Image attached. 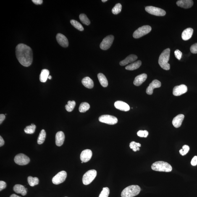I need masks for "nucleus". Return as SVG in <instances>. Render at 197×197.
<instances>
[{
    "mask_svg": "<svg viewBox=\"0 0 197 197\" xmlns=\"http://www.w3.org/2000/svg\"><path fill=\"white\" fill-rule=\"evenodd\" d=\"M15 53L18 60L22 65L28 67L32 64L33 54L29 46L23 43H20L16 46Z\"/></svg>",
    "mask_w": 197,
    "mask_h": 197,
    "instance_id": "nucleus-1",
    "label": "nucleus"
},
{
    "mask_svg": "<svg viewBox=\"0 0 197 197\" xmlns=\"http://www.w3.org/2000/svg\"><path fill=\"white\" fill-rule=\"evenodd\" d=\"M170 49L169 48L164 50L161 53L159 59V64L164 70H169L170 69V65L168 63L170 57Z\"/></svg>",
    "mask_w": 197,
    "mask_h": 197,
    "instance_id": "nucleus-2",
    "label": "nucleus"
},
{
    "mask_svg": "<svg viewBox=\"0 0 197 197\" xmlns=\"http://www.w3.org/2000/svg\"><path fill=\"white\" fill-rule=\"evenodd\" d=\"M153 170L159 172H170L172 170V166L167 162L158 161L153 163L151 166Z\"/></svg>",
    "mask_w": 197,
    "mask_h": 197,
    "instance_id": "nucleus-3",
    "label": "nucleus"
},
{
    "mask_svg": "<svg viewBox=\"0 0 197 197\" xmlns=\"http://www.w3.org/2000/svg\"><path fill=\"white\" fill-rule=\"evenodd\" d=\"M140 191V187L137 185H132L124 189L122 192V197H133L138 195Z\"/></svg>",
    "mask_w": 197,
    "mask_h": 197,
    "instance_id": "nucleus-4",
    "label": "nucleus"
},
{
    "mask_svg": "<svg viewBox=\"0 0 197 197\" xmlns=\"http://www.w3.org/2000/svg\"><path fill=\"white\" fill-rule=\"evenodd\" d=\"M97 175L96 171L92 169L87 171L83 176L82 181L84 185H88L94 180Z\"/></svg>",
    "mask_w": 197,
    "mask_h": 197,
    "instance_id": "nucleus-5",
    "label": "nucleus"
},
{
    "mask_svg": "<svg viewBox=\"0 0 197 197\" xmlns=\"http://www.w3.org/2000/svg\"><path fill=\"white\" fill-rule=\"evenodd\" d=\"M151 27L148 25H145L135 31L133 34V37L135 38H139L148 34L151 32Z\"/></svg>",
    "mask_w": 197,
    "mask_h": 197,
    "instance_id": "nucleus-6",
    "label": "nucleus"
},
{
    "mask_svg": "<svg viewBox=\"0 0 197 197\" xmlns=\"http://www.w3.org/2000/svg\"><path fill=\"white\" fill-rule=\"evenodd\" d=\"M99 122L109 125H114L117 123L118 120L117 118L114 116L104 115L99 117Z\"/></svg>",
    "mask_w": 197,
    "mask_h": 197,
    "instance_id": "nucleus-7",
    "label": "nucleus"
},
{
    "mask_svg": "<svg viewBox=\"0 0 197 197\" xmlns=\"http://www.w3.org/2000/svg\"><path fill=\"white\" fill-rule=\"evenodd\" d=\"M145 10L148 13L156 16H164L166 14L165 11L164 10L152 6H147Z\"/></svg>",
    "mask_w": 197,
    "mask_h": 197,
    "instance_id": "nucleus-8",
    "label": "nucleus"
},
{
    "mask_svg": "<svg viewBox=\"0 0 197 197\" xmlns=\"http://www.w3.org/2000/svg\"><path fill=\"white\" fill-rule=\"evenodd\" d=\"M14 161L16 164L19 165H25L29 163L30 159L25 154L20 153L15 156Z\"/></svg>",
    "mask_w": 197,
    "mask_h": 197,
    "instance_id": "nucleus-9",
    "label": "nucleus"
},
{
    "mask_svg": "<svg viewBox=\"0 0 197 197\" xmlns=\"http://www.w3.org/2000/svg\"><path fill=\"white\" fill-rule=\"evenodd\" d=\"M114 37L113 35H109L103 39L100 44V48L103 50H106L109 49L112 44Z\"/></svg>",
    "mask_w": 197,
    "mask_h": 197,
    "instance_id": "nucleus-10",
    "label": "nucleus"
},
{
    "mask_svg": "<svg viewBox=\"0 0 197 197\" xmlns=\"http://www.w3.org/2000/svg\"><path fill=\"white\" fill-rule=\"evenodd\" d=\"M67 176V173L65 171H61L53 177L52 179V182L54 185H59L65 181Z\"/></svg>",
    "mask_w": 197,
    "mask_h": 197,
    "instance_id": "nucleus-11",
    "label": "nucleus"
},
{
    "mask_svg": "<svg viewBox=\"0 0 197 197\" xmlns=\"http://www.w3.org/2000/svg\"><path fill=\"white\" fill-rule=\"evenodd\" d=\"M188 90L186 85H182L174 87L173 91V95L175 96H179L187 93Z\"/></svg>",
    "mask_w": 197,
    "mask_h": 197,
    "instance_id": "nucleus-12",
    "label": "nucleus"
},
{
    "mask_svg": "<svg viewBox=\"0 0 197 197\" xmlns=\"http://www.w3.org/2000/svg\"><path fill=\"white\" fill-rule=\"evenodd\" d=\"M93 153L91 150L85 149L81 153L80 159L82 162H87L91 159Z\"/></svg>",
    "mask_w": 197,
    "mask_h": 197,
    "instance_id": "nucleus-13",
    "label": "nucleus"
},
{
    "mask_svg": "<svg viewBox=\"0 0 197 197\" xmlns=\"http://www.w3.org/2000/svg\"><path fill=\"white\" fill-rule=\"evenodd\" d=\"M161 86L160 82L157 80H153L146 89V93L148 95H151L153 94V90L154 89L160 88Z\"/></svg>",
    "mask_w": 197,
    "mask_h": 197,
    "instance_id": "nucleus-14",
    "label": "nucleus"
},
{
    "mask_svg": "<svg viewBox=\"0 0 197 197\" xmlns=\"http://www.w3.org/2000/svg\"><path fill=\"white\" fill-rule=\"evenodd\" d=\"M56 38L58 43L61 46L64 48H67L68 46V40L64 35L62 34L58 33L56 35Z\"/></svg>",
    "mask_w": 197,
    "mask_h": 197,
    "instance_id": "nucleus-15",
    "label": "nucleus"
},
{
    "mask_svg": "<svg viewBox=\"0 0 197 197\" xmlns=\"http://www.w3.org/2000/svg\"><path fill=\"white\" fill-rule=\"evenodd\" d=\"M116 109L122 111H128L130 110V106L127 103L122 101H117L114 103Z\"/></svg>",
    "mask_w": 197,
    "mask_h": 197,
    "instance_id": "nucleus-16",
    "label": "nucleus"
},
{
    "mask_svg": "<svg viewBox=\"0 0 197 197\" xmlns=\"http://www.w3.org/2000/svg\"><path fill=\"white\" fill-rule=\"evenodd\" d=\"M177 6L185 9H189L193 6V2L191 0H180L177 1Z\"/></svg>",
    "mask_w": 197,
    "mask_h": 197,
    "instance_id": "nucleus-17",
    "label": "nucleus"
},
{
    "mask_svg": "<svg viewBox=\"0 0 197 197\" xmlns=\"http://www.w3.org/2000/svg\"><path fill=\"white\" fill-rule=\"evenodd\" d=\"M185 118L183 114H179L174 118L172 121V124L176 128H177L181 126Z\"/></svg>",
    "mask_w": 197,
    "mask_h": 197,
    "instance_id": "nucleus-18",
    "label": "nucleus"
},
{
    "mask_svg": "<svg viewBox=\"0 0 197 197\" xmlns=\"http://www.w3.org/2000/svg\"><path fill=\"white\" fill-rule=\"evenodd\" d=\"M147 78V75L145 74H140V75L137 76L135 77V79L134 81V85L137 86H140L145 81Z\"/></svg>",
    "mask_w": 197,
    "mask_h": 197,
    "instance_id": "nucleus-19",
    "label": "nucleus"
},
{
    "mask_svg": "<svg viewBox=\"0 0 197 197\" xmlns=\"http://www.w3.org/2000/svg\"><path fill=\"white\" fill-rule=\"evenodd\" d=\"M138 59V57L135 54H130L124 59V60L121 61L119 64L120 65L123 66L126 65L130 63H132Z\"/></svg>",
    "mask_w": 197,
    "mask_h": 197,
    "instance_id": "nucleus-20",
    "label": "nucleus"
},
{
    "mask_svg": "<svg viewBox=\"0 0 197 197\" xmlns=\"http://www.w3.org/2000/svg\"><path fill=\"white\" fill-rule=\"evenodd\" d=\"M65 135L62 131L58 132L56 135V144L58 146H61L63 144Z\"/></svg>",
    "mask_w": 197,
    "mask_h": 197,
    "instance_id": "nucleus-21",
    "label": "nucleus"
},
{
    "mask_svg": "<svg viewBox=\"0 0 197 197\" xmlns=\"http://www.w3.org/2000/svg\"><path fill=\"white\" fill-rule=\"evenodd\" d=\"M193 30L191 28H188L183 31L182 33V39L187 41L190 40L193 35Z\"/></svg>",
    "mask_w": 197,
    "mask_h": 197,
    "instance_id": "nucleus-22",
    "label": "nucleus"
},
{
    "mask_svg": "<svg viewBox=\"0 0 197 197\" xmlns=\"http://www.w3.org/2000/svg\"><path fill=\"white\" fill-rule=\"evenodd\" d=\"M13 190L16 193L21 194L25 196L27 194V190L24 186L21 185H16L14 187Z\"/></svg>",
    "mask_w": 197,
    "mask_h": 197,
    "instance_id": "nucleus-23",
    "label": "nucleus"
},
{
    "mask_svg": "<svg viewBox=\"0 0 197 197\" xmlns=\"http://www.w3.org/2000/svg\"><path fill=\"white\" fill-rule=\"evenodd\" d=\"M82 84L86 88L91 89L93 88L94 84L93 80L90 77H86L84 78L82 81Z\"/></svg>",
    "mask_w": 197,
    "mask_h": 197,
    "instance_id": "nucleus-24",
    "label": "nucleus"
},
{
    "mask_svg": "<svg viewBox=\"0 0 197 197\" xmlns=\"http://www.w3.org/2000/svg\"><path fill=\"white\" fill-rule=\"evenodd\" d=\"M142 64L141 61L138 60L136 62L132 63L126 66V69L127 70L133 71L139 68Z\"/></svg>",
    "mask_w": 197,
    "mask_h": 197,
    "instance_id": "nucleus-25",
    "label": "nucleus"
},
{
    "mask_svg": "<svg viewBox=\"0 0 197 197\" xmlns=\"http://www.w3.org/2000/svg\"><path fill=\"white\" fill-rule=\"evenodd\" d=\"M49 71L48 69H43L40 76V82H43V83L46 82L47 80L48 76H49Z\"/></svg>",
    "mask_w": 197,
    "mask_h": 197,
    "instance_id": "nucleus-26",
    "label": "nucleus"
},
{
    "mask_svg": "<svg viewBox=\"0 0 197 197\" xmlns=\"http://www.w3.org/2000/svg\"><path fill=\"white\" fill-rule=\"evenodd\" d=\"M98 77L100 84L103 87H106L108 86V81L104 74L102 73L98 74Z\"/></svg>",
    "mask_w": 197,
    "mask_h": 197,
    "instance_id": "nucleus-27",
    "label": "nucleus"
},
{
    "mask_svg": "<svg viewBox=\"0 0 197 197\" xmlns=\"http://www.w3.org/2000/svg\"><path fill=\"white\" fill-rule=\"evenodd\" d=\"M27 181L30 186L34 187L38 185L39 180L37 177H33L30 176L27 178Z\"/></svg>",
    "mask_w": 197,
    "mask_h": 197,
    "instance_id": "nucleus-28",
    "label": "nucleus"
},
{
    "mask_svg": "<svg viewBox=\"0 0 197 197\" xmlns=\"http://www.w3.org/2000/svg\"><path fill=\"white\" fill-rule=\"evenodd\" d=\"M46 133L44 130H42L40 133L37 139V143L41 145L44 143L46 139Z\"/></svg>",
    "mask_w": 197,
    "mask_h": 197,
    "instance_id": "nucleus-29",
    "label": "nucleus"
},
{
    "mask_svg": "<svg viewBox=\"0 0 197 197\" xmlns=\"http://www.w3.org/2000/svg\"><path fill=\"white\" fill-rule=\"evenodd\" d=\"M36 127V126L34 124H32L25 127L24 129V132L27 134H33L35 133Z\"/></svg>",
    "mask_w": 197,
    "mask_h": 197,
    "instance_id": "nucleus-30",
    "label": "nucleus"
},
{
    "mask_svg": "<svg viewBox=\"0 0 197 197\" xmlns=\"http://www.w3.org/2000/svg\"><path fill=\"white\" fill-rule=\"evenodd\" d=\"M90 109V105L88 103L83 102L80 104L79 107V111L80 112L84 113L86 112Z\"/></svg>",
    "mask_w": 197,
    "mask_h": 197,
    "instance_id": "nucleus-31",
    "label": "nucleus"
},
{
    "mask_svg": "<svg viewBox=\"0 0 197 197\" xmlns=\"http://www.w3.org/2000/svg\"><path fill=\"white\" fill-rule=\"evenodd\" d=\"M70 22L73 26L75 27L77 30L80 31H83L84 30V29L83 26L77 21L72 19L71 20Z\"/></svg>",
    "mask_w": 197,
    "mask_h": 197,
    "instance_id": "nucleus-32",
    "label": "nucleus"
},
{
    "mask_svg": "<svg viewBox=\"0 0 197 197\" xmlns=\"http://www.w3.org/2000/svg\"><path fill=\"white\" fill-rule=\"evenodd\" d=\"M76 106V102L75 101H69L68 104L65 106L66 110L69 112H72L74 110Z\"/></svg>",
    "mask_w": 197,
    "mask_h": 197,
    "instance_id": "nucleus-33",
    "label": "nucleus"
},
{
    "mask_svg": "<svg viewBox=\"0 0 197 197\" xmlns=\"http://www.w3.org/2000/svg\"><path fill=\"white\" fill-rule=\"evenodd\" d=\"M79 19L82 23L85 25H89L90 24V21L89 19L88 18L87 15L85 14H80Z\"/></svg>",
    "mask_w": 197,
    "mask_h": 197,
    "instance_id": "nucleus-34",
    "label": "nucleus"
},
{
    "mask_svg": "<svg viewBox=\"0 0 197 197\" xmlns=\"http://www.w3.org/2000/svg\"><path fill=\"white\" fill-rule=\"evenodd\" d=\"M122 5L119 3L117 4L112 8V12L113 14L117 15L121 12L122 10Z\"/></svg>",
    "mask_w": 197,
    "mask_h": 197,
    "instance_id": "nucleus-35",
    "label": "nucleus"
},
{
    "mask_svg": "<svg viewBox=\"0 0 197 197\" xmlns=\"http://www.w3.org/2000/svg\"><path fill=\"white\" fill-rule=\"evenodd\" d=\"M110 194V190L108 187H104L103 188L102 191L98 197H108Z\"/></svg>",
    "mask_w": 197,
    "mask_h": 197,
    "instance_id": "nucleus-36",
    "label": "nucleus"
},
{
    "mask_svg": "<svg viewBox=\"0 0 197 197\" xmlns=\"http://www.w3.org/2000/svg\"><path fill=\"white\" fill-rule=\"evenodd\" d=\"M190 149V147L187 145H184L182 147V149L179 151V152L182 156H185L188 153Z\"/></svg>",
    "mask_w": 197,
    "mask_h": 197,
    "instance_id": "nucleus-37",
    "label": "nucleus"
},
{
    "mask_svg": "<svg viewBox=\"0 0 197 197\" xmlns=\"http://www.w3.org/2000/svg\"><path fill=\"white\" fill-rule=\"evenodd\" d=\"M130 147L131 149H133L134 151H136L137 148L138 147H140L141 146V145L139 143H137L135 141L132 142L130 144Z\"/></svg>",
    "mask_w": 197,
    "mask_h": 197,
    "instance_id": "nucleus-38",
    "label": "nucleus"
},
{
    "mask_svg": "<svg viewBox=\"0 0 197 197\" xmlns=\"http://www.w3.org/2000/svg\"><path fill=\"white\" fill-rule=\"evenodd\" d=\"M137 135L139 137L146 138L148 136V133L146 130H140L137 132Z\"/></svg>",
    "mask_w": 197,
    "mask_h": 197,
    "instance_id": "nucleus-39",
    "label": "nucleus"
},
{
    "mask_svg": "<svg viewBox=\"0 0 197 197\" xmlns=\"http://www.w3.org/2000/svg\"><path fill=\"white\" fill-rule=\"evenodd\" d=\"M174 55L177 59L180 60L182 57V53L179 50L177 49L174 51Z\"/></svg>",
    "mask_w": 197,
    "mask_h": 197,
    "instance_id": "nucleus-40",
    "label": "nucleus"
},
{
    "mask_svg": "<svg viewBox=\"0 0 197 197\" xmlns=\"http://www.w3.org/2000/svg\"><path fill=\"white\" fill-rule=\"evenodd\" d=\"M190 51L193 54L197 53V43L192 45L190 48Z\"/></svg>",
    "mask_w": 197,
    "mask_h": 197,
    "instance_id": "nucleus-41",
    "label": "nucleus"
},
{
    "mask_svg": "<svg viewBox=\"0 0 197 197\" xmlns=\"http://www.w3.org/2000/svg\"><path fill=\"white\" fill-rule=\"evenodd\" d=\"M6 187V183L5 182L1 181H0V190L1 191L5 188Z\"/></svg>",
    "mask_w": 197,
    "mask_h": 197,
    "instance_id": "nucleus-42",
    "label": "nucleus"
},
{
    "mask_svg": "<svg viewBox=\"0 0 197 197\" xmlns=\"http://www.w3.org/2000/svg\"><path fill=\"white\" fill-rule=\"evenodd\" d=\"M191 164L192 165L195 166L197 165V156H195L194 157L193 159H192L191 161Z\"/></svg>",
    "mask_w": 197,
    "mask_h": 197,
    "instance_id": "nucleus-43",
    "label": "nucleus"
},
{
    "mask_svg": "<svg viewBox=\"0 0 197 197\" xmlns=\"http://www.w3.org/2000/svg\"><path fill=\"white\" fill-rule=\"evenodd\" d=\"M32 1L35 4H43V1L42 0H32Z\"/></svg>",
    "mask_w": 197,
    "mask_h": 197,
    "instance_id": "nucleus-44",
    "label": "nucleus"
},
{
    "mask_svg": "<svg viewBox=\"0 0 197 197\" xmlns=\"http://www.w3.org/2000/svg\"><path fill=\"white\" fill-rule=\"evenodd\" d=\"M5 118V115H4L3 114L0 115V124H1L2 123Z\"/></svg>",
    "mask_w": 197,
    "mask_h": 197,
    "instance_id": "nucleus-45",
    "label": "nucleus"
},
{
    "mask_svg": "<svg viewBox=\"0 0 197 197\" xmlns=\"http://www.w3.org/2000/svg\"><path fill=\"white\" fill-rule=\"evenodd\" d=\"M4 144V141L1 136H0V146L1 147L3 146Z\"/></svg>",
    "mask_w": 197,
    "mask_h": 197,
    "instance_id": "nucleus-46",
    "label": "nucleus"
},
{
    "mask_svg": "<svg viewBox=\"0 0 197 197\" xmlns=\"http://www.w3.org/2000/svg\"><path fill=\"white\" fill-rule=\"evenodd\" d=\"M10 197H21L19 196H17V195L15 194H12L11 195Z\"/></svg>",
    "mask_w": 197,
    "mask_h": 197,
    "instance_id": "nucleus-47",
    "label": "nucleus"
},
{
    "mask_svg": "<svg viewBox=\"0 0 197 197\" xmlns=\"http://www.w3.org/2000/svg\"><path fill=\"white\" fill-rule=\"evenodd\" d=\"M48 79H49L51 80V76L49 75V76H48Z\"/></svg>",
    "mask_w": 197,
    "mask_h": 197,
    "instance_id": "nucleus-48",
    "label": "nucleus"
},
{
    "mask_svg": "<svg viewBox=\"0 0 197 197\" xmlns=\"http://www.w3.org/2000/svg\"><path fill=\"white\" fill-rule=\"evenodd\" d=\"M107 1V0H102V1H101L103 2H105L106 1Z\"/></svg>",
    "mask_w": 197,
    "mask_h": 197,
    "instance_id": "nucleus-49",
    "label": "nucleus"
},
{
    "mask_svg": "<svg viewBox=\"0 0 197 197\" xmlns=\"http://www.w3.org/2000/svg\"><path fill=\"white\" fill-rule=\"evenodd\" d=\"M26 190H27V188H26Z\"/></svg>",
    "mask_w": 197,
    "mask_h": 197,
    "instance_id": "nucleus-50",
    "label": "nucleus"
},
{
    "mask_svg": "<svg viewBox=\"0 0 197 197\" xmlns=\"http://www.w3.org/2000/svg\"></svg>",
    "mask_w": 197,
    "mask_h": 197,
    "instance_id": "nucleus-51",
    "label": "nucleus"
}]
</instances>
